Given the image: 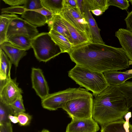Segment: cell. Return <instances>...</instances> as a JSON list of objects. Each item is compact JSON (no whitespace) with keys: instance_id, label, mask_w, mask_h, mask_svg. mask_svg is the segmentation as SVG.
Instances as JSON below:
<instances>
[{"instance_id":"1","label":"cell","mask_w":132,"mask_h":132,"mask_svg":"<svg viewBox=\"0 0 132 132\" xmlns=\"http://www.w3.org/2000/svg\"><path fill=\"white\" fill-rule=\"evenodd\" d=\"M69 54L76 64L103 73L125 69L131 62L122 47L92 42L73 47Z\"/></svg>"},{"instance_id":"2","label":"cell","mask_w":132,"mask_h":132,"mask_svg":"<svg viewBox=\"0 0 132 132\" xmlns=\"http://www.w3.org/2000/svg\"><path fill=\"white\" fill-rule=\"evenodd\" d=\"M94 96L92 118L101 126L123 119L129 112L125 97L118 86L109 85Z\"/></svg>"},{"instance_id":"3","label":"cell","mask_w":132,"mask_h":132,"mask_svg":"<svg viewBox=\"0 0 132 132\" xmlns=\"http://www.w3.org/2000/svg\"><path fill=\"white\" fill-rule=\"evenodd\" d=\"M68 75L80 86L92 92L94 96L109 86L103 73L77 64L69 71Z\"/></svg>"},{"instance_id":"4","label":"cell","mask_w":132,"mask_h":132,"mask_svg":"<svg viewBox=\"0 0 132 132\" xmlns=\"http://www.w3.org/2000/svg\"><path fill=\"white\" fill-rule=\"evenodd\" d=\"M93 95L88 90L83 88H70L48 95L42 100L41 104L44 109L55 111L62 108L68 101L72 100Z\"/></svg>"},{"instance_id":"5","label":"cell","mask_w":132,"mask_h":132,"mask_svg":"<svg viewBox=\"0 0 132 132\" xmlns=\"http://www.w3.org/2000/svg\"><path fill=\"white\" fill-rule=\"evenodd\" d=\"M31 46L36 57L39 62H47L61 53L48 32L39 33L32 38Z\"/></svg>"},{"instance_id":"6","label":"cell","mask_w":132,"mask_h":132,"mask_svg":"<svg viewBox=\"0 0 132 132\" xmlns=\"http://www.w3.org/2000/svg\"><path fill=\"white\" fill-rule=\"evenodd\" d=\"M93 101V95L73 99L67 102L62 109L72 119L92 118Z\"/></svg>"},{"instance_id":"7","label":"cell","mask_w":132,"mask_h":132,"mask_svg":"<svg viewBox=\"0 0 132 132\" xmlns=\"http://www.w3.org/2000/svg\"><path fill=\"white\" fill-rule=\"evenodd\" d=\"M60 15L75 27L87 34L90 38L85 16L82 14L78 7L74 8L64 4L63 11Z\"/></svg>"},{"instance_id":"8","label":"cell","mask_w":132,"mask_h":132,"mask_svg":"<svg viewBox=\"0 0 132 132\" xmlns=\"http://www.w3.org/2000/svg\"><path fill=\"white\" fill-rule=\"evenodd\" d=\"M0 81V100L10 105L22 95L23 91L19 87L16 78Z\"/></svg>"},{"instance_id":"9","label":"cell","mask_w":132,"mask_h":132,"mask_svg":"<svg viewBox=\"0 0 132 132\" xmlns=\"http://www.w3.org/2000/svg\"><path fill=\"white\" fill-rule=\"evenodd\" d=\"M37 27L26 20L18 17L10 23L7 38L14 35L22 34L28 36L32 39L39 34Z\"/></svg>"},{"instance_id":"10","label":"cell","mask_w":132,"mask_h":132,"mask_svg":"<svg viewBox=\"0 0 132 132\" xmlns=\"http://www.w3.org/2000/svg\"><path fill=\"white\" fill-rule=\"evenodd\" d=\"M31 78L32 88L41 100L49 94V88L42 70L40 68L31 69Z\"/></svg>"},{"instance_id":"11","label":"cell","mask_w":132,"mask_h":132,"mask_svg":"<svg viewBox=\"0 0 132 132\" xmlns=\"http://www.w3.org/2000/svg\"><path fill=\"white\" fill-rule=\"evenodd\" d=\"M100 129L98 123L92 118L72 119L66 132H96Z\"/></svg>"},{"instance_id":"12","label":"cell","mask_w":132,"mask_h":132,"mask_svg":"<svg viewBox=\"0 0 132 132\" xmlns=\"http://www.w3.org/2000/svg\"><path fill=\"white\" fill-rule=\"evenodd\" d=\"M131 117L128 112L124 116L125 120L123 119L102 126L101 132H132V125L129 122Z\"/></svg>"},{"instance_id":"13","label":"cell","mask_w":132,"mask_h":132,"mask_svg":"<svg viewBox=\"0 0 132 132\" xmlns=\"http://www.w3.org/2000/svg\"><path fill=\"white\" fill-rule=\"evenodd\" d=\"M122 48L128 59L132 62V32L127 29L119 28L115 32Z\"/></svg>"},{"instance_id":"14","label":"cell","mask_w":132,"mask_h":132,"mask_svg":"<svg viewBox=\"0 0 132 132\" xmlns=\"http://www.w3.org/2000/svg\"><path fill=\"white\" fill-rule=\"evenodd\" d=\"M0 45V48L4 51L16 67H18L20 60L27 54L26 51L18 48L7 41Z\"/></svg>"},{"instance_id":"15","label":"cell","mask_w":132,"mask_h":132,"mask_svg":"<svg viewBox=\"0 0 132 132\" xmlns=\"http://www.w3.org/2000/svg\"><path fill=\"white\" fill-rule=\"evenodd\" d=\"M84 9L85 17L88 24L90 37L93 43L105 44L100 34V29L98 28L90 12L87 9L84 2Z\"/></svg>"},{"instance_id":"16","label":"cell","mask_w":132,"mask_h":132,"mask_svg":"<svg viewBox=\"0 0 132 132\" xmlns=\"http://www.w3.org/2000/svg\"><path fill=\"white\" fill-rule=\"evenodd\" d=\"M60 15L62 22L68 30L72 39L73 47L91 42L90 38L87 34L75 27L61 15Z\"/></svg>"},{"instance_id":"17","label":"cell","mask_w":132,"mask_h":132,"mask_svg":"<svg viewBox=\"0 0 132 132\" xmlns=\"http://www.w3.org/2000/svg\"><path fill=\"white\" fill-rule=\"evenodd\" d=\"M50 30H53L67 38L73 46V42L69 31L62 22L60 14L54 15L47 21Z\"/></svg>"},{"instance_id":"18","label":"cell","mask_w":132,"mask_h":132,"mask_svg":"<svg viewBox=\"0 0 132 132\" xmlns=\"http://www.w3.org/2000/svg\"><path fill=\"white\" fill-rule=\"evenodd\" d=\"M109 85L119 86L127 80L132 78V75L118 71H110L103 73Z\"/></svg>"},{"instance_id":"19","label":"cell","mask_w":132,"mask_h":132,"mask_svg":"<svg viewBox=\"0 0 132 132\" xmlns=\"http://www.w3.org/2000/svg\"><path fill=\"white\" fill-rule=\"evenodd\" d=\"M48 33L53 40L59 47L61 53H67L69 54L71 51L73 46L66 37L53 30H50Z\"/></svg>"},{"instance_id":"20","label":"cell","mask_w":132,"mask_h":132,"mask_svg":"<svg viewBox=\"0 0 132 132\" xmlns=\"http://www.w3.org/2000/svg\"><path fill=\"white\" fill-rule=\"evenodd\" d=\"M88 10L97 16L102 14L109 6L108 0H84Z\"/></svg>"},{"instance_id":"21","label":"cell","mask_w":132,"mask_h":132,"mask_svg":"<svg viewBox=\"0 0 132 132\" xmlns=\"http://www.w3.org/2000/svg\"><path fill=\"white\" fill-rule=\"evenodd\" d=\"M21 16L30 23L37 27L44 25L47 21L45 16L34 10L25 9Z\"/></svg>"},{"instance_id":"22","label":"cell","mask_w":132,"mask_h":132,"mask_svg":"<svg viewBox=\"0 0 132 132\" xmlns=\"http://www.w3.org/2000/svg\"><path fill=\"white\" fill-rule=\"evenodd\" d=\"M32 38L24 35H12L7 38V41L17 47L26 51L31 48Z\"/></svg>"},{"instance_id":"23","label":"cell","mask_w":132,"mask_h":132,"mask_svg":"<svg viewBox=\"0 0 132 132\" xmlns=\"http://www.w3.org/2000/svg\"><path fill=\"white\" fill-rule=\"evenodd\" d=\"M12 63L4 51L0 48V80L9 79Z\"/></svg>"},{"instance_id":"24","label":"cell","mask_w":132,"mask_h":132,"mask_svg":"<svg viewBox=\"0 0 132 132\" xmlns=\"http://www.w3.org/2000/svg\"><path fill=\"white\" fill-rule=\"evenodd\" d=\"M18 17L14 14H2L0 16V45L7 41V35L10 23Z\"/></svg>"},{"instance_id":"25","label":"cell","mask_w":132,"mask_h":132,"mask_svg":"<svg viewBox=\"0 0 132 132\" xmlns=\"http://www.w3.org/2000/svg\"><path fill=\"white\" fill-rule=\"evenodd\" d=\"M43 7L54 15L60 14L64 8L63 0H41Z\"/></svg>"},{"instance_id":"26","label":"cell","mask_w":132,"mask_h":132,"mask_svg":"<svg viewBox=\"0 0 132 132\" xmlns=\"http://www.w3.org/2000/svg\"><path fill=\"white\" fill-rule=\"evenodd\" d=\"M10 115H13L10 105L0 100V125L11 122L9 118Z\"/></svg>"},{"instance_id":"27","label":"cell","mask_w":132,"mask_h":132,"mask_svg":"<svg viewBox=\"0 0 132 132\" xmlns=\"http://www.w3.org/2000/svg\"><path fill=\"white\" fill-rule=\"evenodd\" d=\"M118 87L125 97L127 107L129 109L132 107V81H126Z\"/></svg>"},{"instance_id":"28","label":"cell","mask_w":132,"mask_h":132,"mask_svg":"<svg viewBox=\"0 0 132 132\" xmlns=\"http://www.w3.org/2000/svg\"><path fill=\"white\" fill-rule=\"evenodd\" d=\"M10 105L13 111L14 116H17L19 114L25 112L26 111L22 95Z\"/></svg>"},{"instance_id":"29","label":"cell","mask_w":132,"mask_h":132,"mask_svg":"<svg viewBox=\"0 0 132 132\" xmlns=\"http://www.w3.org/2000/svg\"><path fill=\"white\" fill-rule=\"evenodd\" d=\"M17 117L19 124L21 126H26L29 125L32 118V116L25 112L19 114Z\"/></svg>"},{"instance_id":"30","label":"cell","mask_w":132,"mask_h":132,"mask_svg":"<svg viewBox=\"0 0 132 132\" xmlns=\"http://www.w3.org/2000/svg\"><path fill=\"white\" fill-rule=\"evenodd\" d=\"M108 3L109 6H114L122 10H127L130 5L127 0H108Z\"/></svg>"},{"instance_id":"31","label":"cell","mask_w":132,"mask_h":132,"mask_svg":"<svg viewBox=\"0 0 132 132\" xmlns=\"http://www.w3.org/2000/svg\"><path fill=\"white\" fill-rule=\"evenodd\" d=\"M26 9L34 10L43 7L41 0H27L23 6Z\"/></svg>"},{"instance_id":"32","label":"cell","mask_w":132,"mask_h":132,"mask_svg":"<svg viewBox=\"0 0 132 132\" xmlns=\"http://www.w3.org/2000/svg\"><path fill=\"white\" fill-rule=\"evenodd\" d=\"M25 9L23 6H17L3 8L1 9V13H17L22 14L24 11Z\"/></svg>"},{"instance_id":"33","label":"cell","mask_w":132,"mask_h":132,"mask_svg":"<svg viewBox=\"0 0 132 132\" xmlns=\"http://www.w3.org/2000/svg\"><path fill=\"white\" fill-rule=\"evenodd\" d=\"M34 10L45 16L46 18L47 21L54 15L50 11L44 7Z\"/></svg>"},{"instance_id":"34","label":"cell","mask_w":132,"mask_h":132,"mask_svg":"<svg viewBox=\"0 0 132 132\" xmlns=\"http://www.w3.org/2000/svg\"><path fill=\"white\" fill-rule=\"evenodd\" d=\"M4 3L8 5L13 6H19L24 4L27 0H2Z\"/></svg>"},{"instance_id":"35","label":"cell","mask_w":132,"mask_h":132,"mask_svg":"<svg viewBox=\"0 0 132 132\" xmlns=\"http://www.w3.org/2000/svg\"><path fill=\"white\" fill-rule=\"evenodd\" d=\"M127 29L132 32V10L129 13L125 19Z\"/></svg>"},{"instance_id":"36","label":"cell","mask_w":132,"mask_h":132,"mask_svg":"<svg viewBox=\"0 0 132 132\" xmlns=\"http://www.w3.org/2000/svg\"><path fill=\"white\" fill-rule=\"evenodd\" d=\"M0 132H13L11 122L0 125Z\"/></svg>"},{"instance_id":"37","label":"cell","mask_w":132,"mask_h":132,"mask_svg":"<svg viewBox=\"0 0 132 132\" xmlns=\"http://www.w3.org/2000/svg\"><path fill=\"white\" fill-rule=\"evenodd\" d=\"M63 2L64 4L74 8H78L77 0H63Z\"/></svg>"},{"instance_id":"38","label":"cell","mask_w":132,"mask_h":132,"mask_svg":"<svg viewBox=\"0 0 132 132\" xmlns=\"http://www.w3.org/2000/svg\"><path fill=\"white\" fill-rule=\"evenodd\" d=\"M77 2L78 7L81 14L82 15L85 16L83 7L84 0H77Z\"/></svg>"},{"instance_id":"39","label":"cell","mask_w":132,"mask_h":132,"mask_svg":"<svg viewBox=\"0 0 132 132\" xmlns=\"http://www.w3.org/2000/svg\"><path fill=\"white\" fill-rule=\"evenodd\" d=\"M9 118L11 122L14 123H16L19 122L17 116L10 115L9 116Z\"/></svg>"},{"instance_id":"40","label":"cell","mask_w":132,"mask_h":132,"mask_svg":"<svg viewBox=\"0 0 132 132\" xmlns=\"http://www.w3.org/2000/svg\"><path fill=\"white\" fill-rule=\"evenodd\" d=\"M124 72L126 73L132 75V69L126 71Z\"/></svg>"},{"instance_id":"41","label":"cell","mask_w":132,"mask_h":132,"mask_svg":"<svg viewBox=\"0 0 132 132\" xmlns=\"http://www.w3.org/2000/svg\"><path fill=\"white\" fill-rule=\"evenodd\" d=\"M41 132H50L49 130L46 129H43Z\"/></svg>"},{"instance_id":"42","label":"cell","mask_w":132,"mask_h":132,"mask_svg":"<svg viewBox=\"0 0 132 132\" xmlns=\"http://www.w3.org/2000/svg\"><path fill=\"white\" fill-rule=\"evenodd\" d=\"M129 1V2H130L131 4V5H132V0H128Z\"/></svg>"}]
</instances>
